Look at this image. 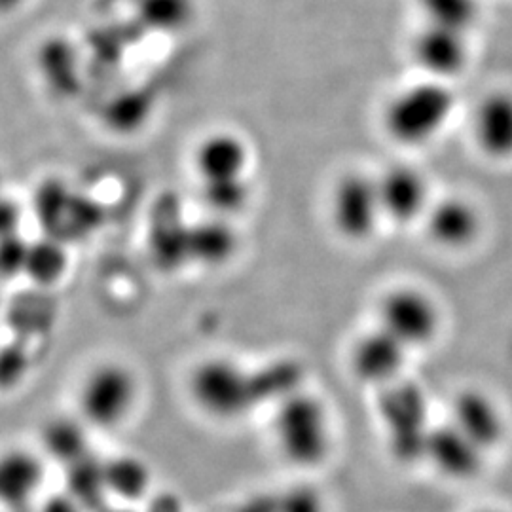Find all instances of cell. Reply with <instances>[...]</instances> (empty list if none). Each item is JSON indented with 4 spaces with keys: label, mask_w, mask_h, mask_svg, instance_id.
I'll return each instance as SVG.
<instances>
[{
    "label": "cell",
    "mask_w": 512,
    "mask_h": 512,
    "mask_svg": "<svg viewBox=\"0 0 512 512\" xmlns=\"http://www.w3.org/2000/svg\"><path fill=\"white\" fill-rule=\"evenodd\" d=\"M200 239H202V256L209 262H222L230 258L238 243L232 228L226 226L224 222L203 226Z\"/></svg>",
    "instance_id": "7402d4cb"
},
{
    "label": "cell",
    "mask_w": 512,
    "mask_h": 512,
    "mask_svg": "<svg viewBox=\"0 0 512 512\" xmlns=\"http://www.w3.org/2000/svg\"><path fill=\"white\" fill-rule=\"evenodd\" d=\"M253 190L251 181L236 179V181H220V183H202L203 202L207 203L219 217H234L239 215L251 202Z\"/></svg>",
    "instance_id": "44dd1931"
},
{
    "label": "cell",
    "mask_w": 512,
    "mask_h": 512,
    "mask_svg": "<svg viewBox=\"0 0 512 512\" xmlns=\"http://www.w3.org/2000/svg\"><path fill=\"white\" fill-rule=\"evenodd\" d=\"M471 135L488 160L512 162V90L497 88L480 97L471 118Z\"/></svg>",
    "instance_id": "8fae6325"
},
{
    "label": "cell",
    "mask_w": 512,
    "mask_h": 512,
    "mask_svg": "<svg viewBox=\"0 0 512 512\" xmlns=\"http://www.w3.org/2000/svg\"><path fill=\"white\" fill-rule=\"evenodd\" d=\"M65 266L63 255L52 247V245H38L29 249V258H27V272L33 275L38 281H54L57 279Z\"/></svg>",
    "instance_id": "603a6c76"
},
{
    "label": "cell",
    "mask_w": 512,
    "mask_h": 512,
    "mask_svg": "<svg viewBox=\"0 0 512 512\" xmlns=\"http://www.w3.org/2000/svg\"><path fill=\"white\" fill-rule=\"evenodd\" d=\"M385 222L408 226L421 222L433 203L431 184L418 165L397 162L376 173Z\"/></svg>",
    "instance_id": "9c48e42d"
},
{
    "label": "cell",
    "mask_w": 512,
    "mask_h": 512,
    "mask_svg": "<svg viewBox=\"0 0 512 512\" xmlns=\"http://www.w3.org/2000/svg\"><path fill=\"white\" fill-rule=\"evenodd\" d=\"M452 423L482 452L494 450L505 437V420L494 399L478 389H463L452 403Z\"/></svg>",
    "instance_id": "2e32d148"
},
{
    "label": "cell",
    "mask_w": 512,
    "mask_h": 512,
    "mask_svg": "<svg viewBox=\"0 0 512 512\" xmlns=\"http://www.w3.org/2000/svg\"><path fill=\"white\" fill-rule=\"evenodd\" d=\"M25 0H0V14H12Z\"/></svg>",
    "instance_id": "83f0119b"
},
{
    "label": "cell",
    "mask_w": 512,
    "mask_h": 512,
    "mask_svg": "<svg viewBox=\"0 0 512 512\" xmlns=\"http://www.w3.org/2000/svg\"><path fill=\"white\" fill-rule=\"evenodd\" d=\"M421 224L431 243L446 253L471 249L484 230V219L478 205L459 194L435 198Z\"/></svg>",
    "instance_id": "30bf717a"
},
{
    "label": "cell",
    "mask_w": 512,
    "mask_h": 512,
    "mask_svg": "<svg viewBox=\"0 0 512 512\" xmlns=\"http://www.w3.org/2000/svg\"><path fill=\"white\" fill-rule=\"evenodd\" d=\"M44 512H82V505L71 494L61 495L59 499L48 501Z\"/></svg>",
    "instance_id": "4316f807"
},
{
    "label": "cell",
    "mask_w": 512,
    "mask_h": 512,
    "mask_svg": "<svg viewBox=\"0 0 512 512\" xmlns=\"http://www.w3.org/2000/svg\"><path fill=\"white\" fill-rule=\"evenodd\" d=\"M484 454L486 452L467 439L452 421L431 427L429 431L425 459L450 480L465 482L480 475Z\"/></svg>",
    "instance_id": "5bb4252c"
},
{
    "label": "cell",
    "mask_w": 512,
    "mask_h": 512,
    "mask_svg": "<svg viewBox=\"0 0 512 512\" xmlns=\"http://www.w3.org/2000/svg\"><path fill=\"white\" fill-rule=\"evenodd\" d=\"M141 382L124 363L93 365L76 389L78 418L90 429L116 431L124 427L141 403Z\"/></svg>",
    "instance_id": "3957f363"
},
{
    "label": "cell",
    "mask_w": 512,
    "mask_h": 512,
    "mask_svg": "<svg viewBox=\"0 0 512 512\" xmlns=\"http://www.w3.org/2000/svg\"><path fill=\"white\" fill-rule=\"evenodd\" d=\"M29 249L31 247H27L21 238L6 236L0 239V275L10 277L21 272V268L27 266Z\"/></svg>",
    "instance_id": "d4e9b609"
},
{
    "label": "cell",
    "mask_w": 512,
    "mask_h": 512,
    "mask_svg": "<svg viewBox=\"0 0 512 512\" xmlns=\"http://www.w3.org/2000/svg\"><path fill=\"white\" fill-rule=\"evenodd\" d=\"M473 35L421 23L410 42V57L420 76L452 84L473 59Z\"/></svg>",
    "instance_id": "ba28073f"
},
{
    "label": "cell",
    "mask_w": 512,
    "mask_h": 512,
    "mask_svg": "<svg viewBox=\"0 0 512 512\" xmlns=\"http://www.w3.org/2000/svg\"><path fill=\"white\" fill-rule=\"evenodd\" d=\"M251 148L234 131H215L203 137L194 152V169L202 183L247 179Z\"/></svg>",
    "instance_id": "4fadbf2b"
},
{
    "label": "cell",
    "mask_w": 512,
    "mask_h": 512,
    "mask_svg": "<svg viewBox=\"0 0 512 512\" xmlns=\"http://www.w3.org/2000/svg\"><path fill=\"white\" fill-rule=\"evenodd\" d=\"M410 349L382 327L365 332L353 346V374L368 385L387 387L401 380Z\"/></svg>",
    "instance_id": "7c38bea8"
},
{
    "label": "cell",
    "mask_w": 512,
    "mask_h": 512,
    "mask_svg": "<svg viewBox=\"0 0 512 512\" xmlns=\"http://www.w3.org/2000/svg\"><path fill=\"white\" fill-rule=\"evenodd\" d=\"M186 389L196 410L215 421L239 420L266 403L260 372H249L226 357L200 361L190 370Z\"/></svg>",
    "instance_id": "7a4b0ae2"
},
{
    "label": "cell",
    "mask_w": 512,
    "mask_h": 512,
    "mask_svg": "<svg viewBox=\"0 0 512 512\" xmlns=\"http://www.w3.org/2000/svg\"><path fill=\"white\" fill-rule=\"evenodd\" d=\"M329 219L334 232L349 243H368L384 226V207L376 173L351 169L330 188Z\"/></svg>",
    "instance_id": "5b68a950"
},
{
    "label": "cell",
    "mask_w": 512,
    "mask_h": 512,
    "mask_svg": "<svg viewBox=\"0 0 512 512\" xmlns=\"http://www.w3.org/2000/svg\"><path fill=\"white\" fill-rule=\"evenodd\" d=\"M274 433L281 454L296 467L310 469L329 458V412L313 395L298 391L281 401L275 414Z\"/></svg>",
    "instance_id": "277c9868"
},
{
    "label": "cell",
    "mask_w": 512,
    "mask_h": 512,
    "mask_svg": "<svg viewBox=\"0 0 512 512\" xmlns=\"http://www.w3.org/2000/svg\"><path fill=\"white\" fill-rule=\"evenodd\" d=\"M241 512H279V497H272V495L256 497L253 501L245 503Z\"/></svg>",
    "instance_id": "484cf974"
},
{
    "label": "cell",
    "mask_w": 512,
    "mask_h": 512,
    "mask_svg": "<svg viewBox=\"0 0 512 512\" xmlns=\"http://www.w3.org/2000/svg\"><path fill=\"white\" fill-rule=\"evenodd\" d=\"M44 478V459L37 452L23 446L0 450V507L25 511L40 492Z\"/></svg>",
    "instance_id": "9a60e30c"
},
{
    "label": "cell",
    "mask_w": 512,
    "mask_h": 512,
    "mask_svg": "<svg viewBox=\"0 0 512 512\" xmlns=\"http://www.w3.org/2000/svg\"><path fill=\"white\" fill-rule=\"evenodd\" d=\"M137 16L152 31L177 33L196 18V0H139Z\"/></svg>",
    "instance_id": "d6986e66"
},
{
    "label": "cell",
    "mask_w": 512,
    "mask_h": 512,
    "mask_svg": "<svg viewBox=\"0 0 512 512\" xmlns=\"http://www.w3.org/2000/svg\"><path fill=\"white\" fill-rule=\"evenodd\" d=\"M378 412L393 458L403 465L423 461L431 427L427 399L420 385L403 380L387 385L380 393Z\"/></svg>",
    "instance_id": "8992f818"
},
{
    "label": "cell",
    "mask_w": 512,
    "mask_h": 512,
    "mask_svg": "<svg viewBox=\"0 0 512 512\" xmlns=\"http://www.w3.org/2000/svg\"><path fill=\"white\" fill-rule=\"evenodd\" d=\"M416 6L421 23L465 35H473L482 19V0H416Z\"/></svg>",
    "instance_id": "ac0fdd59"
},
{
    "label": "cell",
    "mask_w": 512,
    "mask_h": 512,
    "mask_svg": "<svg viewBox=\"0 0 512 512\" xmlns=\"http://www.w3.org/2000/svg\"><path fill=\"white\" fill-rule=\"evenodd\" d=\"M456 112L452 84L420 76L393 93L382 110L385 135L399 147L421 148L437 141Z\"/></svg>",
    "instance_id": "6da1fadb"
},
{
    "label": "cell",
    "mask_w": 512,
    "mask_h": 512,
    "mask_svg": "<svg viewBox=\"0 0 512 512\" xmlns=\"http://www.w3.org/2000/svg\"><path fill=\"white\" fill-rule=\"evenodd\" d=\"M279 512H325V503L317 490L298 486L279 495Z\"/></svg>",
    "instance_id": "cb8c5ba5"
},
{
    "label": "cell",
    "mask_w": 512,
    "mask_h": 512,
    "mask_svg": "<svg viewBox=\"0 0 512 512\" xmlns=\"http://www.w3.org/2000/svg\"><path fill=\"white\" fill-rule=\"evenodd\" d=\"M107 492L124 501L143 499L150 486L147 465L135 458H118L105 463Z\"/></svg>",
    "instance_id": "ffe728a7"
},
{
    "label": "cell",
    "mask_w": 512,
    "mask_h": 512,
    "mask_svg": "<svg viewBox=\"0 0 512 512\" xmlns=\"http://www.w3.org/2000/svg\"><path fill=\"white\" fill-rule=\"evenodd\" d=\"M378 327L412 351L435 342L442 313L431 294L414 285H401L387 291L378 302Z\"/></svg>",
    "instance_id": "52a82bcc"
},
{
    "label": "cell",
    "mask_w": 512,
    "mask_h": 512,
    "mask_svg": "<svg viewBox=\"0 0 512 512\" xmlns=\"http://www.w3.org/2000/svg\"><path fill=\"white\" fill-rule=\"evenodd\" d=\"M476 512H505V511H499V509H482V511H476Z\"/></svg>",
    "instance_id": "f1b7e54d"
},
{
    "label": "cell",
    "mask_w": 512,
    "mask_h": 512,
    "mask_svg": "<svg viewBox=\"0 0 512 512\" xmlns=\"http://www.w3.org/2000/svg\"><path fill=\"white\" fill-rule=\"evenodd\" d=\"M86 429H90L84 421L76 418H54L48 421L42 433L44 452L55 461L71 467L80 459L88 456V437Z\"/></svg>",
    "instance_id": "e0dca14e"
}]
</instances>
